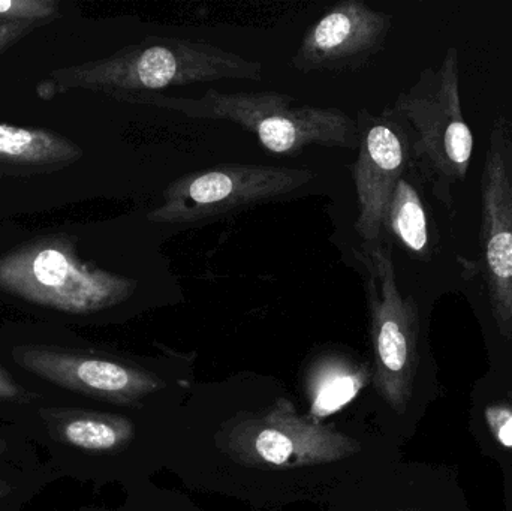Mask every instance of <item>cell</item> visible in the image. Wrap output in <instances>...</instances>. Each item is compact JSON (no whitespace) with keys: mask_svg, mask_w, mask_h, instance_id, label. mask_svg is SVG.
I'll use <instances>...</instances> for the list:
<instances>
[{"mask_svg":"<svg viewBox=\"0 0 512 511\" xmlns=\"http://www.w3.org/2000/svg\"><path fill=\"white\" fill-rule=\"evenodd\" d=\"M261 80L258 60L218 45L176 36H147L104 59L56 69L41 81L38 93L53 96L83 89L123 101L129 96L159 93L168 87L227 80Z\"/></svg>","mask_w":512,"mask_h":511,"instance_id":"obj_2","label":"cell"},{"mask_svg":"<svg viewBox=\"0 0 512 511\" xmlns=\"http://www.w3.org/2000/svg\"><path fill=\"white\" fill-rule=\"evenodd\" d=\"M358 485V483H357ZM355 485V486H357ZM355 486H352L351 489L345 492V494L340 495L339 498L331 503V511H358L357 510V500H355ZM394 511H420L415 509H405V510H394Z\"/></svg>","mask_w":512,"mask_h":511,"instance_id":"obj_20","label":"cell"},{"mask_svg":"<svg viewBox=\"0 0 512 511\" xmlns=\"http://www.w3.org/2000/svg\"><path fill=\"white\" fill-rule=\"evenodd\" d=\"M384 230H387L412 257L429 258V216L421 200L420 192L405 177L399 180L385 215Z\"/></svg>","mask_w":512,"mask_h":511,"instance_id":"obj_14","label":"cell"},{"mask_svg":"<svg viewBox=\"0 0 512 511\" xmlns=\"http://www.w3.org/2000/svg\"><path fill=\"white\" fill-rule=\"evenodd\" d=\"M315 179L307 168L222 164L173 180L162 204L147 213L155 224L189 225L285 197Z\"/></svg>","mask_w":512,"mask_h":511,"instance_id":"obj_8","label":"cell"},{"mask_svg":"<svg viewBox=\"0 0 512 511\" xmlns=\"http://www.w3.org/2000/svg\"><path fill=\"white\" fill-rule=\"evenodd\" d=\"M14 359L48 383L126 410L179 411L194 386L185 363L140 365L51 347H18Z\"/></svg>","mask_w":512,"mask_h":511,"instance_id":"obj_5","label":"cell"},{"mask_svg":"<svg viewBox=\"0 0 512 511\" xmlns=\"http://www.w3.org/2000/svg\"><path fill=\"white\" fill-rule=\"evenodd\" d=\"M366 270L376 395L393 413L405 414L420 368V315L412 297L402 296L390 245L363 243L354 251Z\"/></svg>","mask_w":512,"mask_h":511,"instance_id":"obj_7","label":"cell"},{"mask_svg":"<svg viewBox=\"0 0 512 511\" xmlns=\"http://www.w3.org/2000/svg\"><path fill=\"white\" fill-rule=\"evenodd\" d=\"M134 281L81 260L75 239L45 236L0 257V290L72 315L95 314L128 300Z\"/></svg>","mask_w":512,"mask_h":511,"instance_id":"obj_6","label":"cell"},{"mask_svg":"<svg viewBox=\"0 0 512 511\" xmlns=\"http://www.w3.org/2000/svg\"><path fill=\"white\" fill-rule=\"evenodd\" d=\"M12 495H14V485L11 480L0 476V510L8 509Z\"/></svg>","mask_w":512,"mask_h":511,"instance_id":"obj_21","label":"cell"},{"mask_svg":"<svg viewBox=\"0 0 512 511\" xmlns=\"http://www.w3.org/2000/svg\"><path fill=\"white\" fill-rule=\"evenodd\" d=\"M367 446L298 413L276 381L240 375L194 383L174 422L165 467L191 488L252 506L333 503L364 479Z\"/></svg>","mask_w":512,"mask_h":511,"instance_id":"obj_1","label":"cell"},{"mask_svg":"<svg viewBox=\"0 0 512 511\" xmlns=\"http://www.w3.org/2000/svg\"><path fill=\"white\" fill-rule=\"evenodd\" d=\"M390 29V15L358 0H345L307 30L291 65L304 74L357 68L384 48Z\"/></svg>","mask_w":512,"mask_h":511,"instance_id":"obj_11","label":"cell"},{"mask_svg":"<svg viewBox=\"0 0 512 511\" xmlns=\"http://www.w3.org/2000/svg\"><path fill=\"white\" fill-rule=\"evenodd\" d=\"M486 420L496 440L504 447H512V407L493 405L486 410Z\"/></svg>","mask_w":512,"mask_h":511,"instance_id":"obj_16","label":"cell"},{"mask_svg":"<svg viewBox=\"0 0 512 511\" xmlns=\"http://www.w3.org/2000/svg\"><path fill=\"white\" fill-rule=\"evenodd\" d=\"M315 378L310 383L309 416L318 420L342 410L372 381V369L354 366L349 360L328 359L313 371Z\"/></svg>","mask_w":512,"mask_h":511,"instance_id":"obj_13","label":"cell"},{"mask_svg":"<svg viewBox=\"0 0 512 511\" xmlns=\"http://www.w3.org/2000/svg\"><path fill=\"white\" fill-rule=\"evenodd\" d=\"M83 150L57 132L0 122V176H38L65 170Z\"/></svg>","mask_w":512,"mask_h":511,"instance_id":"obj_12","label":"cell"},{"mask_svg":"<svg viewBox=\"0 0 512 511\" xmlns=\"http://www.w3.org/2000/svg\"><path fill=\"white\" fill-rule=\"evenodd\" d=\"M62 14L56 0H0V20L45 24Z\"/></svg>","mask_w":512,"mask_h":511,"instance_id":"obj_15","label":"cell"},{"mask_svg":"<svg viewBox=\"0 0 512 511\" xmlns=\"http://www.w3.org/2000/svg\"><path fill=\"white\" fill-rule=\"evenodd\" d=\"M394 113L411 126V159L433 195L451 209L454 186L471 168L474 135L460 102L459 51L450 47L438 68H426L417 83L400 93Z\"/></svg>","mask_w":512,"mask_h":511,"instance_id":"obj_4","label":"cell"},{"mask_svg":"<svg viewBox=\"0 0 512 511\" xmlns=\"http://www.w3.org/2000/svg\"><path fill=\"white\" fill-rule=\"evenodd\" d=\"M129 104L153 105L189 119L224 120L256 135L274 155L295 156L310 146H358L357 120L339 108L297 105L279 92H219L209 89L198 98L143 93L123 99Z\"/></svg>","mask_w":512,"mask_h":511,"instance_id":"obj_3","label":"cell"},{"mask_svg":"<svg viewBox=\"0 0 512 511\" xmlns=\"http://www.w3.org/2000/svg\"><path fill=\"white\" fill-rule=\"evenodd\" d=\"M358 156L352 164L358 198L355 231L363 243L381 240L388 204L411 161V140L394 117L358 113Z\"/></svg>","mask_w":512,"mask_h":511,"instance_id":"obj_10","label":"cell"},{"mask_svg":"<svg viewBox=\"0 0 512 511\" xmlns=\"http://www.w3.org/2000/svg\"><path fill=\"white\" fill-rule=\"evenodd\" d=\"M144 511H197L185 498L177 494H167L164 491H156L155 494H144L143 497Z\"/></svg>","mask_w":512,"mask_h":511,"instance_id":"obj_17","label":"cell"},{"mask_svg":"<svg viewBox=\"0 0 512 511\" xmlns=\"http://www.w3.org/2000/svg\"><path fill=\"white\" fill-rule=\"evenodd\" d=\"M481 252L499 333L512 336V122L498 117L481 176Z\"/></svg>","mask_w":512,"mask_h":511,"instance_id":"obj_9","label":"cell"},{"mask_svg":"<svg viewBox=\"0 0 512 511\" xmlns=\"http://www.w3.org/2000/svg\"><path fill=\"white\" fill-rule=\"evenodd\" d=\"M27 398L32 396L27 395L24 389H21L5 371L0 369V401L26 402Z\"/></svg>","mask_w":512,"mask_h":511,"instance_id":"obj_19","label":"cell"},{"mask_svg":"<svg viewBox=\"0 0 512 511\" xmlns=\"http://www.w3.org/2000/svg\"><path fill=\"white\" fill-rule=\"evenodd\" d=\"M38 26H41V24L0 20V54L5 53L21 39L26 38Z\"/></svg>","mask_w":512,"mask_h":511,"instance_id":"obj_18","label":"cell"}]
</instances>
